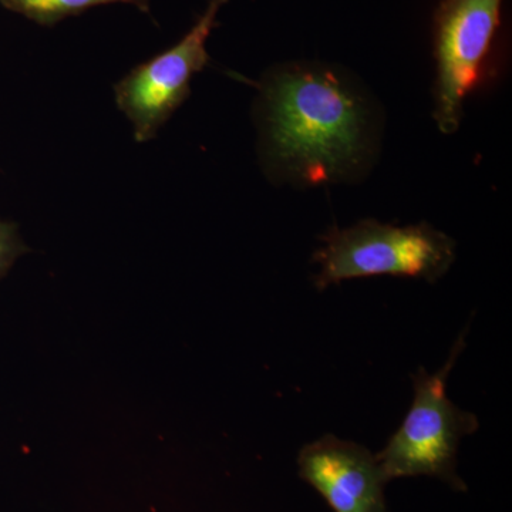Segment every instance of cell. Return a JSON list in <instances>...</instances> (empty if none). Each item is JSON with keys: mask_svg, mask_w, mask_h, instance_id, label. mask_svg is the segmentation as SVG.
Segmentation results:
<instances>
[{"mask_svg": "<svg viewBox=\"0 0 512 512\" xmlns=\"http://www.w3.org/2000/svg\"><path fill=\"white\" fill-rule=\"evenodd\" d=\"M266 156L282 174L318 184L348 177L369 151L365 101L325 67H284L265 83Z\"/></svg>", "mask_w": 512, "mask_h": 512, "instance_id": "cell-1", "label": "cell"}, {"mask_svg": "<svg viewBox=\"0 0 512 512\" xmlns=\"http://www.w3.org/2000/svg\"><path fill=\"white\" fill-rule=\"evenodd\" d=\"M467 329L458 336L447 362L436 373L423 366L412 376L413 403L396 433L376 454L386 483L407 477H431L457 493L467 484L457 473L458 447L480 429L476 414L460 409L447 394V380L466 348Z\"/></svg>", "mask_w": 512, "mask_h": 512, "instance_id": "cell-2", "label": "cell"}, {"mask_svg": "<svg viewBox=\"0 0 512 512\" xmlns=\"http://www.w3.org/2000/svg\"><path fill=\"white\" fill-rule=\"evenodd\" d=\"M322 242L313 255L319 266L313 285L319 291L349 279L384 275L434 284L456 261L454 239L426 222L397 227L363 220L329 229Z\"/></svg>", "mask_w": 512, "mask_h": 512, "instance_id": "cell-3", "label": "cell"}, {"mask_svg": "<svg viewBox=\"0 0 512 512\" xmlns=\"http://www.w3.org/2000/svg\"><path fill=\"white\" fill-rule=\"evenodd\" d=\"M228 0H208L187 35L170 49L138 64L114 87L117 107L134 127L137 143L157 136L191 93V80L210 63L207 42Z\"/></svg>", "mask_w": 512, "mask_h": 512, "instance_id": "cell-4", "label": "cell"}, {"mask_svg": "<svg viewBox=\"0 0 512 512\" xmlns=\"http://www.w3.org/2000/svg\"><path fill=\"white\" fill-rule=\"evenodd\" d=\"M504 0H443L434 16L437 62L434 119L443 134L456 133L464 101L477 86L493 50Z\"/></svg>", "mask_w": 512, "mask_h": 512, "instance_id": "cell-5", "label": "cell"}, {"mask_svg": "<svg viewBox=\"0 0 512 512\" xmlns=\"http://www.w3.org/2000/svg\"><path fill=\"white\" fill-rule=\"evenodd\" d=\"M298 467L333 512H390L376 454L362 444L325 434L301 448Z\"/></svg>", "mask_w": 512, "mask_h": 512, "instance_id": "cell-6", "label": "cell"}, {"mask_svg": "<svg viewBox=\"0 0 512 512\" xmlns=\"http://www.w3.org/2000/svg\"><path fill=\"white\" fill-rule=\"evenodd\" d=\"M111 3H126L141 12H151V0H0L3 8L42 26H53L70 16Z\"/></svg>", "mask_w": 512, "mask_h": 512, "instance_id": "cell-7", "label": "cell"}, {"mask_svg": "<svg viewBox=\"0 0 512 512\" xmlns=\"http://www.w3.org/2000/svg\"><path fill=\"white\" fill-rule=\"evenodd\" d=\"M28 252L20 238L18 227L12 222L0 220V279L8 274L16 259Z\"/></svg>", "mask_w": 512, "mask_h": 512, "instance_id": "cell-8", "label": "cell"}]
</instances>
